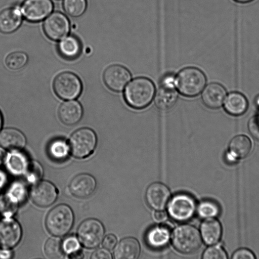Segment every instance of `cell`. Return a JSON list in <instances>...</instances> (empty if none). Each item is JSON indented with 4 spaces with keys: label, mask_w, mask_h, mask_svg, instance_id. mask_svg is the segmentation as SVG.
Here are the masks:
<instances>
[{
    "label": "cell",
    "mask_w": 259,
    "mask_h": 259,
    "mask_svg": "<svg viewBox=\"0 0 259 259\" xmlns=\"http://www.w3.org/2000/svg\"><path fill=\"white\" fill-rule=\"evenodd\" d=\"M63 250L69 254L79 249V243L78 240L71 236L66 238L62 243Z\"/></svg>",
    "instance_id": "36"
},
{
    "label": "cell",
    "mask_w": 259,
    "mask_h": 259,
    "mask_svg": "<svg viewBox=\"0 0 259 259\" xmlns=\"http://www.w3.org/2000/svg\"><path fill=\"white\" fill-rule=\"evenodd\" d=\"M237 2H239V3H247V2H251L253 0H234Z\"/></svg>",
    "instance_id": "47"
},
{
    "label": "cell",
    "mask_w": 259,
    "mask_h": 259,
    "mask_svg": "<svg viewBox=\"0 0 259 259\" xmlns=\"http://www.w3.org/2000/svg\"><path fill=\"white\" fill-rule=\"evenodd\" d=\"M53 87L56 95L64 100L77 97L82 90L80 79L70 72H64L57 75L54 80Z\"/></svg>",
    "instance_id": "8"
},
{
    "label": "cell",
    "mask_w": 259,
    "mask_h": 259,
    "mask_svg": "<svg viewBox=\"0 0 259 259\" xmlns=\"http://www.w3.org/2000/svg\"><path fill=\"white\" fill-rule=\"evenodd\" d=\"M43 29L48 38L59 40L66 37L69 33L70 22L64 14L55 12L46 18L43 24Z\"/></svg>",
    "instance_id": "10"
},
{
    "label": "cell",
    "mask_w": 259,
    "mask_h": 259,
    "mask_svg": "<svg viewBox=\"0 0 259 259\" xmlns=\"http://www.w3.org/2000/svg\"><path fill=\"white\" fill-rule=\"evenodd\" d=\"M83 257V254L81 250L79 249L69 253L68 256L70 258H81Z\"/></svg>",
    "instance_id": "43"
},
{
    "label": "cell",
    "mask_w": 259,
    "mask_h": 259,
    "mask_svg": "<svg viewBox=\"0 0 259 259\" xmlns=\"http://www.w3.org/2000/svg\"><path fill=\"white\" fill-rule=\"evenodd\" d=\"M206 82V76L199 69L188 67L181 70L175 78L178 91L183 96L194 97L198 95Z\"/></svg>",
    "instance_id": "2"
},
{
    "label": "cell",
    "mask_w": 259,
    "mask_h": 259,
    "mask_svg": "<svg viewBox=\"0 0 259 259\" xmlns=\"http://www.w3.org/2000/svg\"><path fill=\"white\" fill-rule=\"evenodd\" d=\"M27 61V56L22 52H15L9 54L6 59L7 66L12 70L22 68Z\"/></svg>",
    "instance_id": "33"
},
{
    "label": "cell",
    "mask_w": 259,
    "mask_h": 259,
    "mask_svg": "<svg viewBox=\"0 0 259 259\" xmlns=\"http://www.w3.org/2000/svg\"><path fill=\"white\" fill-rule=\"evenodd\" d=\"M73 221L71 209L65 204H60L48 213L46 220V228L51 234L62 236L70 231Z\"/></svg>",
    "instance_id": "4"
},
{
    "label": "cell",
    "mask_w": 259,
    "mask_h": 259,
    "mask_svg": "<svg viewBox=\"0 0 259 259\" xmlns=\"http://www.w3.org/2000/svg\"><path fill=\"white\" fill-rule=\"evenodd\" d=\"M155 87L153 81L145 77L133 79L125 89L123 97L127 105L135 109L148 107L152 101Z\"/></svg>",
    "instance_id": "1"
},
{
    "label": "cell",
    "mask_w": 259,
    "mask_h": 259,
    "mask_svg": "<svg viewBox=\"0 0 259 259\" xmlns=\"http://www.w3.org/2000/svg\"><path fill=\"white\" fill-rule=\"evenodd\" d=\"M22 231L19 223L13 219L6 217L0 220V247L9 249L19 242Z\"/></svg>",
    "instance_id": "13"
},
{
    "label": "cell",
    "mask_w": 259,
    "mask_h": 259,
    "mask_svg": "<svg viewBox=\"0 0 259 259\" xmlns=\"http://www.w3.org/2000/svg\"><path fill=\"white\" fill-rule=\"evenodd\" d=\"M170 197L168 188L160 183H154L147 189L145 199L148 205L156 210H163Z\"/></svg>",
    "instance_id": "15"
},
{
    "label": "cell",
    "mask_w": 259,
    "mask_h": 259,
    "mask_svg": "<svg viewBox=\"0 0 259 259\" xmlns=\"http://www.w3.org/2000/svg\"><path fill=\"white\" fill-rule=\"evenodd\" d=\"M11 252L8 249H3L0 251V258H9L11 257Z\"/></svg>",
    "instance_id": "44"
},
{
    "label": "cell",
    "mask_w": 259,
    "mask_h": 259,
    "mask_svg": "<svg viewBox=\"0 0 259 259\" xmlns=\"http://www.w3.org/2000/svg\"><path fill=\"white\" fill-rule=\"evenodd\" d=\"M69 147L66 142L61 139L52 141L49 145L48 152L51 157L56 160L65 158L69 152Z\"/></svg>",
    "instance_id": "28"
},
{
    "label": "cell",
    "mask_w": 259,
    "mask_h": 259,
    "mask_svg": "<svg viewBox=\"0 0 259 259\" xmlns=\"http://www.w3.org/2000/svg\"><path fill=\"white\" fill-rule=\"evenodd\" d=\"M130 71L125 67L114 64L108 67L103 75L106 86L114 92L122 91L131 79Z\"/></svg>",
    "instance_id": "11"
},
{
    "label": "cell",
    "mask_w": 259,
    "mask_h": 259,
    "mask_svg": "<svg viewBox=\"0 0 259 259\" xmlns=\"http://www.w3.org/2000/svg\"><path fill=\"white\" fill-rule=\"evenodd\" d=\"M171 242L174 248L184 254H191L199 249L202 239L198 230L189 225H182L174 230Z\"/></svg>",
    "instance_id": "3"
},
{
    "label": "cell",
    "mask_w": 259,
    "mask_h": 259,
    "mask_svg": "<svg viewBox=\"0 0 259 259\" xmlns=\"http://www.w3.org/2000/svg\"><path fill=\"white\" fill-rule=\"evenodd\" d=\"M2 124H3V118H2V116L1 115V113L0 112V130L2 126Z\"/></svg>",
    "instance_id": "48"
},
{
    "label": "cell",
    "mask_w": 259,
    "mask_h": 259,
    "mask_svg": "<svg viewBox=\"0 0 259 259\" xmlns=\"http://www.w3.org/2000/svg\"><path fill=\"white\" fill-rule=\"evenodd\" d=\"M256 104L258 106H259V97H257V99H256Z\"/></svg>",
    "instance_id": "49"
},
{
    "label": "cell",
    "mask_w": 259,
    "mask_h": 259,
    "mask_svg": "<svg viewBox=\"0 0 259 259\" xmlns=\"http://www.w3.org/2000/svg\"><path fill=\"white\" fill-rule=\"evenodd\" d=\"M170 229L171 227L167 224L150 228L145 235L147 245L154 249H160L165 247L170 240Z\"/></svg>",
    "instance_id": "16"
},
{
    "label": "cell",
    "mask_w": 259,
    "mask_h": 259,
    "mask_svg": "<svg viewBox=\"0 0 259 259\" xmlns=\"http://www.w3.org/2000/svg\"><path fill=\"white\" fill-rule=\"evenodd\" d=\"M227 254L221 246L214 245L207 248L203 253V259H226Z\"/></svg>",
    "instance_id": "35"
},
{
    "label": "cell",
    "mask_w": 259,
    "mask_h": 259,
    "mask_svg": "<svg viewBox=\"0 0 259 259\" xmlns=\"http://www.w3.org/2000/svg\"><path fill=\"white\" fill-rule=\"evenodd\" d=\"M91 258L92 259H111L112 256L108 249L100 248L93 252Z\"/></svg>",
    "instance_id": "40"
},
{
    "label": "cell",
    "mask_w": 259,
    "mask_h": 259,
    "mask_svg": "<svg viewBox=\"0 0 259 259\" xmlns=\"http://www.w3.org/2000/svg\"><path fill=\"white\" fill-rule=\"evenodd\" d=\"M8 193L19 202L24 198L26 191L24 187L21 184H15L12 186Z\"/></svg>",
    "instance_id": "37"
},
{
    "label": "cell",
    "mask_w": 259,
    "mask_h": 259,
    "mask_svg": "<svg viewBox=\"0 0 259 259\" xmlns=\"http://www.w3.org/2000/svg\"><path fill=\"white\" fill-rule=\"evenodd\" d=\"M104 235V227L101 223L94 219L82 222L77 230L80 242L86 248H94L102 242Z\"/></svg>",
    "instance_id": "7"
},
{
    "label": "cell",
    "mask_w": 259,
    "mask_h": 259,
    "mask_svg": "<svg viewBox=\"0 0 259 259\" xmlns=\"http://www.w3.org/2000/svg\"><path fill=\"white\" fill-rule=\"evenodd\" d=\"M22 15L17 7H9L0 12V32L10 33L16 31L21 25Z\"/></svg>",
    "instance_id": "19"
},
{
    "label": "cell",
    "mask_w": 259,
    "mask_h": 259,
    "mask_svg": "<svg viewBox=\"0 0 259 259\" xmlns=\"http://www.w3.org/2000/svg\"><path fill=\"white\" fill-rule=\"evenodd\" d=\"M197 212L203 218H214L219 215L220 208L217 203L210 200L201 201L198 206Z\"/></svg>",
    "instance_id": "30"
},
{
    "label": "cell",
    "mask_w": 259,
    "mask_h": 259,
    "mask_svg": "<svg viewBox=\"0 0 259 259\" xmlns=\"http://www.w3.org/2000/svg\"><path fill=\"white\" fill-rule=\"evenodd\" d=\"M53 10L51 0H24L20 10L27 20L36 22L46 18Z\"/></svg>",
    "instance_id": "12"
},
{
    "label": "cell",
    "mask_w": 259,
    "mask_h": 259,
    "mask_svg": "<svg viewBox=\"0 0 259 259\" xmlns=\"http://www.w3.org/2000/svg\"><path fill=\"white\" fill-rule=\"evenodd\" d=\"M175 78L171 74L165 75L162 79L155 97V104L160 110L171 108L178 99Z\"/></svg>",
    "instance_id": "9"
},
{
    "label": "cell",
    "mask_w": 259,
    "mask_h": 259,
    "mask_svg": "<svg viewBox=\"0 0 259 259\" xmlns=\"http://www.w3.org/2000/svg\"><path fill=\"white\" fill-rule=\"evenodd\" d=\"M7 154L6 151L0 147V166L5 162Z\"/></svg>",
    "instance_id": "45"
},
{
    "label": "cell",
    "mask_w": 259,
    "mask_h": 259,
    "mask_svg": "<svg viewBox=\"0 0 259 259\" xmlns=\"http://www.w3.org/2000/svg\"><path fill=\"white\" fill-rule=\"evenodd\" d=\"M18 202L8 193L0 197V212L6 217H10L16 211Z\"/></svg>",
    "instance_id": "32"
},
{
    "label": "cell",
    "mask_w": 259,
    "mask_h": 259,
    "mask_svg": "<svg viewBox=\"0 0 259 259\" xmlns=\"http://www.w3.org/2000/svg\"><path fill=\"white\" fill-rule=\"evenodd\" d=\"M248 127L250 134L253 138L259 140V115L249 120Z\"/></svg>",
    "instance_id": "38"
},
{
    "label": "cell",
    "mask_w": 259,
    "mask_h": 259,
    "mask_svg": "<svg viewBox=\"0 0 259 259\" xmlns=\"http://www.w3.org/2000/svg\"><path fill=\"white\" fill-rule=\"evenodd\" d=\"M30 195L35 204L39 207H47L56 200L57 191L53 184L43 181L36 183L31 188Z\"/></svg>",
    "instance_id": "14"
},
{
    "label": "cell",
    "mask_w": 259,
    "mask_h": 259,
    "mask_svg": "<svg viewBox=\"0 0 259 259\" xmlns=\"http://www.w3.org/2000/svg\"><path fill=\"white\" fill-rule=\"evenodd\" d=\"M7 181L5 174L0 170V190L4 187Z\"/></svg>",
    "instance_id": "46"
},
{
    "label": "cell",
    "mask_w": 259,
    "mask_h": 259,
    "mask_svg": "<svg viewBox=\"0 0 259 259\" xmlns=\"http://www.w3.org/2000/svg\"><path fill=\"white\" fill-rule=\"evenodd\" d=\"M226 95V91L222 85L217 83H211L203 91L201 100L206 107L217 109L223 104Z\"/></svg>",
    "instance_id": "18"
},
{
    "label": "cell",
    "mask_w": 259,
    "mask_h": 259,
    "mask_svg": "<svg viewBox=\"0 0 259 259\" xmlns=\"http://www.w3.org/2000/svg\"><path fill=\"white\" fill-rule=\"evenodd\" d=\"M26 143L24 135L14 128H6L0 133V145L4 148L12 151L22 149Z\"/></svg>",
    "instance_id": "20"
},
{
    "label": "cell",
    "mask_w": 259,
    "mask_h": 259,
    "mask_svg": "<svg viewBox=\"0 0 259 259\" xmlns=\"http://www.w3.org/2000/svg\"><path fill=\"white\" fill-rule=\"evenodd\" d=\"M58 115L63 123L71 125L77 123L80 120L82 115V109L77 101H68L60 106Z\"/></svg>",
    "instance_id": "22"
},
{
    "label": "cell",
    "mask_w": 259,
    "mask_h": 259,
    "mask_svg": "<svg viewBox=\"0 0 259 259\" xmlns=\"http://www.w3.org/2000/svg\"><path fill=\"white\" fill-rule=\"evenodd\" d=\"M60 55L67 59H74L77 57L81 51V44L79 40L73 36L64 38L58 45Z\"/></svg>",
    "instance_id": "26"
},
{
    "label": "cell",
    "mask_w": 259,
    "mask_h": 259,
    "mask_svg": "<svg viewBox=\"0 0 259 259\" xmlns=\"http://www.w3.org/2000/svg\"><path fill=\"white\" fill-rule=\"evenodd\" d=\"M96 144L97 137L95 132L89 128H82L71 135L69 149L73 156L82 158L92 154Z\"/></svg>",
    "instance_id": "5"
},
{
    "label": "cell",
    "mask_w": 259,
    "mask_h": 259,
    "mask_svg": "<svg viewBox=\"0 0 259 259\" xmlns=\"http://www.w3.org/2000/svg\"><path fill=\"white\" fill-rule=\"evenodd\" d=\"M5 162L8 169L14 175L25 173L29 164L26 156L17 151L7 154Z\"/></svg>",
    "instance_id": "27"
},
{
    "label": "cell",
    "mask_w": 259,
    "mask_h": 259,
    "mask_svg": "<svg viewBox=\"0 0 259 259\" xmlns=\"http://www.w3.org/2000/svg\"><path fill=\"white\" fill-rule=\"evenodd\" d=\"M196 209L195 199L189 194L179 193L174 195L169 202L168 212L169 216L178 222L189 220Z\"/></svg>",
    "instance_id": "6"
},
{
    "label": "cell",
    "mask_w": 259,
    "mask_h": 259,
    "mask_svg": "<svg viewBox=\"0 0 259 259\" xmlns=\"http://www.w3.org/2000/svg\"><path fill=\"white\" fill-rule=\"evenodd\" d=\"M233 259H253L255 257L253 253L246 248H241L236 250L233 254Z\"/></svg>",
    "instance_id": "39"
},
{
    "label": "cell",
    "mask_w": 259,
    "mask_h": 259,
    "mask_svg": "<svg viewBox=\"0 0 259 259\" xmlns=\"http://www.w3.org/2000/svg\"><path fill=\"white\" fill-rule=\"evenodd\" d=\"M139 242L134 238L126 237L122 239L115 246L114 257L115 259H136L140 254Z\"/></svg>",
    "instance_id": "21"
},
{
    "label": "cell",
    "mask_w": 259,
    "mask_h": 259,
    "mask_svg": "<svg viewBox=\"0 0 259 259\" xmlns=\"http://www.w3.org/2000/svg\"><path fill=\"white\" fill-rule=\"evenodd\" d=\"M167 217L166 212L162 210L156 211L154 213V219L159 222H163Z\"/></svg>",
    "instance_id": "42"
},
{
    "label": "cell",
    "mask_w": 259,
    "mask_h": 259,
    "mask_svg": "<svg viewBox=\"0 0 259 259\" xmlns=\"http://www.w3.org/2000/svg\"><path fill=\"white\" fill-rule=\"evenodd\" d=\"M46 256L50 258H59L62 256L63 248L61 240L57 238L48 239L44 246Z\"/></svg>",
    "instance_id": "31"
},
{
    "label": "cell",
    "mask_w": 259,
    "mask_h": 259,
    "mask_svg": "<svg viewBox=\"0 0 259 259\" xmlns=\"http://www.w3.org/2000/svg\"><path fill=\"white\" fill-rule=\"evenodd\" d=\"M25 173H26L27 179L29 182H36L41 177L42 169L38 162L32 161L29 163Z\"/></svg>",
    "instance_id": "34"
},
{
    "label": "cell",
    "mask_w": 259,
    "mask_h": 259,
    "mask_svg": "<svg viewBox=\"0 0 259 259\" xmlns=\"http://www.w3.org/2000/svg\"><path fill=\"white\" fill-rule=\"evenodd\" d=\"M86 0H64L63 7L65 12L73 17L80 16L87 8Z\"/></svg>",
    "instance_id": "29"
},
{
    "label": "cell",
    "mask_w": 259,
    "mask_h": 259,
    "mask_svg": "<svg viewBox=\"0 0 259 259\" xmlns=\"http://www.w3.org/2000/svg\"><path fill=\"white\" fill-rule=\"evenodd\" d=\"M96 187V183L94 178L87 174H81L75 176L69 185L71 193L78 198L89 197L94 192Z\"/></svg>",
    "instance_id": "17"
},
{
    "label": "cell",
    "mask_w": 259,
    "mask_h": 259,
    "mask_svg": "<svg viewBox=\"0 0 259 259\" xmlns=\"http://www.w3.org/2000/svg\"><path fill=\"white\" fill-rule=\"evenodd\" d=\"M200 231L202 238L208 245L218 243L222 234L221 224L214 218H207L204 220L201 225Z\"/></svg>",
    "instance_id": "23"
},
{
    "label": "cell",
    "mask_w": 259,
    "mask_h": 259,
    "mask_svg": "<svg viewBox=\"0 0 259 259\" xmlns=\"http://www.w3.org/2000/svg\"><path fill=\"white\" fill-rule=\"evenodd\" d=\"M248 107V102L242 94L233 92L230 94L225 100L224 108L226 112L233 116L243 114Z\"/></svg>",
    "instance_id": "24"
},
{
    "label": "cell",
    "mask_w": 259,
    "mask_h": 259,
    "mask_svg": "<svg viewBox=\"0 0 259 259\" xmlns=\"http://www.w3.org/2000/svg\"><path fill=\"white\" fill-rule=\"evenodd\" d=\"M250 140L246 136L238 135L234 137L230 142V154L236 158H244L247 157L251 149Z\"/></svg>",
    "instance_id": "25"
},
{
    "label": "cell",
    "mask_w": 259,
    "mask_h": 259,
    "mask_svg": "<svg viewBox=\"0 0 259 259\" xmlns=\"http://www.w3.org/2000/svg\"><path fill=\"white\" fill-rule=\"evenodd\" d=\"M116 243V236L113 234H108L104 238L103 246L108 250H111L115 247Z\"/></svg>",
    "instance_id": "41"
}]
</instances>
